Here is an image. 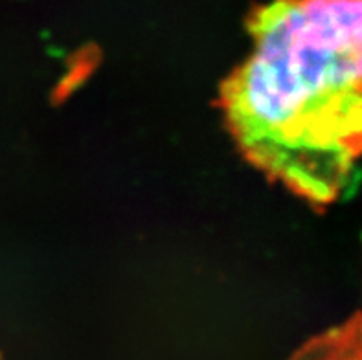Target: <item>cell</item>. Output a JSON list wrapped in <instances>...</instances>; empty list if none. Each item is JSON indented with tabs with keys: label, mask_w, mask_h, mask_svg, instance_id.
I'll return each mask as SVG.
<instances>
[{
	"label": "cell",
	"mask_w": 362,
	"mask_h": 360,
	"mask_svg": "<svg viewBox=\"0 0 362 360\" xmlns=\"http://www.w3.org/2000/svg\"><path fill=\"white\" fill-rule=\"evenodd\" d=\"M221 109L254 166L315 204L335 201L362 155V0H272Z\"/></svg>",
	"instance_id": "cell-1"
},
{
	"label": "cell",
	"mask_w": 362,
	"mask_h": 360,
	"mask_svg": "<svg viewBox=\"0 0 362 360\" xmlns=\"http://www.w3.org/2000/svg\"><path fill=\"white\" fill-rule=\"evenodd\" d=\"M293 360H362V325L327 333L303 347Z\"/></svg>",
	"instance_id": "cell-2"
}]
</instances>
